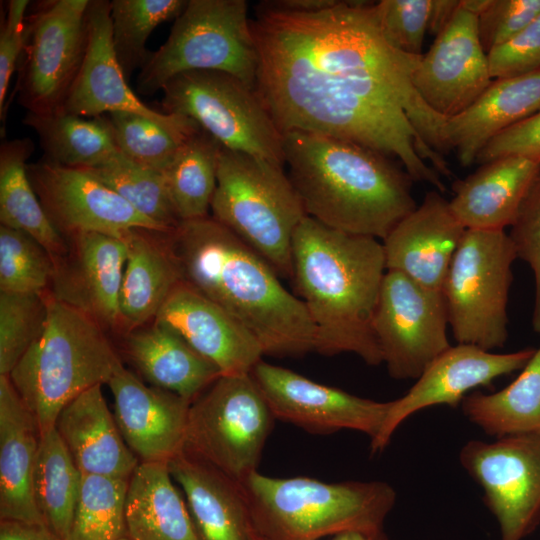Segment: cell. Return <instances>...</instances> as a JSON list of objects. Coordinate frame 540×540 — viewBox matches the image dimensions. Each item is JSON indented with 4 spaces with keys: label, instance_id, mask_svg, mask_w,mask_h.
<instances>
[{
    "label": "cell",
    "instance_id": "obj_4",
    "mask_svg": "<svg viewBox=\"0 0 540 540\" xmlns=\"http://www.w3.org/2000/svg\"><path fill=\"white\" fill-rule=\"evenodd\" d=\"M283 153L306 215L330 228L384 240L417 207L411 177L375 150L294 130Z\"/></svg>",
    "mask_w": 540,
    "mask_h": 540
},
{
    "label": "cell",
    "instance_id": "obj_26",
    "mask_svg": "<svg viewBox=\"0 0 540 540\" xmlns=\"http://www.w3.org/2000/svg\"><path fill=\"white\" fill-rule=\"evenodd\" d=\"M168 467L199 540H251L250 507L241 482L184 451Z\"/></svg>",
    "mask_w": 540,
    "mask_h": 540
},
{
    "label": "cell",
    "instance_id": "obj_1",
    "mask_svg": "<svg viewBox=\"0 0 540 540\" xmlns=\"http://www.w3.org/2000/svg\"><path fill=\"white\" fill-rule=\"evenodd\" d=\"M256 91L282 134L299 130L351 141L399 159L413 181L440 193L445 117L413 85L422 55L386 38L374 3L338 1L307 12L257 9Z\"/></svg>",
    "mask_w": 540,
    "mask_h": 540
},
{
    "label": "cell",
    "instance_id": "obj_41",
    "mask_svg": "<svg viewBox=\"0 0 540 540\" xmlns=\"http://www.w3.org/2000/svg\"><path fill=\"white\" fill-rule=\"evenodd\" d=\"M53 272V257L34 238L0 226V292L44 293Z\"/></svg>",
    "mask_w": 540,
    "mask_h": 540
},
{
    "label": "cell",
    "instance_id": "obj_53",
    "mask_svg": "<svg viewBox=\"0 0 540 540\" xmlns=\"http://www.w3.org/2000/svg\"><path fill=\"white\" fill-rule=\"evenodd\" d=\"M120 540H130V539L128 537H124V538H122Z\"/></svg>",
    "mask_w": 540,
    "mask_h": 540
},
{
    "label": "cell",
    "instance_id": "obj_7",
    "mask_svg": "<svg viewBox=\"0 0 540 540\" xmlns=\"http://www.w3.org/2000/svg\"><path fill=\"white\" fill-rule=\"evenodd\" d=\"M212 217L292 278V241L307 216L283 166L221 147Z\"/></svg>",
    "mask_w": 540,
    "mask_h": 540
},
{
    "label": "cell",
    "instance_id": "obj_39",
    "mask_svg": "<svg viewBox=\"0 0 540 540\" xmlns=\"http://www.w3.org/2000/svg\"><path fill=\"white\" fill-rule=\"evenodd\" d=\"M129 480L82 474L67 540H120L126 537Z\"/></svg>",
    "mask_w": 540,
    "mask_h": 540
},
{
    "label": "cell",
    "instance_id": "obj_52",
    "mask_svg": "<svg viewBox=\"0 0 540 540\" xmlns=\"http://www.w3.org/2000/svg\"><path fill=\"white\" fill-rule=\"evenodd\" d=\"M251 540H264L253 528L250 534Z\"/></svg>",
    "mask_w": 540,
    "mask_h": 540
},
{
    "label": "cell",
    "instance_id": "obj_32",
    "mask_svg": "<svg viewBox=\"0 0 540 540\" xmlns=\"http://www.w3.org/2000/svg\"><path fill=\"white\" fill-rule=\"evenodd\" d=\"M34 151L30 138L5 140L0 147V222L34 238L53 259L65 254L67 241L47 216L27 173Z\"/></svg>",
    "mask_w": 540,
    "mask_h": 540
},
{
    "label": "cell",
    "instance_id": "obj_43",
    "mask_svg": "<svg viewBox=\"0 0 540 540\" xmlns=\"http://www.w3.org/2000/svg\"><path fill=\"white\" fill-rule=\"evenodd\" d=\"M431 8L432 0H382L374 4L386 38L396 48L411 55L423 54Z\"/></svg>",
    "mask_w": 540,
    "mask_h": 540
},
{
    "label": "cell",
    "instance_id": "obj_37",
    "mask_svg": "<svg viewBox=\"0 0 540 540\" xmlns=\"http://www.w3.org/2000/svg\"><path fill=\"white\" fill-rule=\"evenodd\" d=\"M186 0H112L110 17L115 56L127 81L150 57L146 41L152 31L185 9Z\"/></svg>",
    "mask_w": 540,
    "mask_h": 540
},
{
    "label": "cell",
    "instance_id": "obj_16",
    "mask_svg": "<svg viewBox=\"0 0 540 540\" xmlns=\"http://www.w3.org/2000/svg\"><path fill=\"white\" fill-rule=\"evenodd\" d=\"M30 182L64 238L79 233L123 236L133 229L168 232L86 170L43 159L27 165Z\"/></svg>",
    "mask_w": 540,
    "mask_h": 540
},
{
    "label": "cell",
    "instance_id": "obj_15",
    "mask_svg": "<svg viewBox=\"0 0 540 540\" xmlns=\"http://www.w3.org/2000/svg\"><path fill=\"white\" fill-rule=\"evenodd\" d=\"M251 376L275 419L310 433L354 430L371 441L378 435L390 406V401L359 397L263 360L255 365Z\"/></svg>",
    "mask_w": 540,
    "mask_h": 540
},
{
    "label": "cell",
    "instance_id": "obj_35",
    "mask_svg": "<svg viewBox=\"0 0 540 540\" xmlns=\"http://www.w3.org/2000/svg\"><path fill=\"white\" fill-rule=\"evenodd\" d=\"M82 473L53 428L40 436L33 489L46 526L67 540L79 495Z\"/></svg>",
    "mask_w": 540,
    "mask_h": 540
},
{
    "label": "cell",
    "instance_id": "obj_5",
    "mask_svg": "<svg viewBox=\"0 0 540 540\" xmlns=\"http://www.w3.org/2000/svg\"><path fill=\"white\" fill-rule=\"evenodd\" d=\"M46 300L40 336L8 375L40 436L55 427L66 404L93 386L107 384L123 366L104 328L48 292Z\"/></svg>",
    "mask_w": 540,
    "mask_h": 540
},
{
    "label": "cell",
    "instance_id": "obj_24",
    "mask_svg": "<svg viewBox=\"0 0 540 540\" xmlns=\"http://www.w3.org/2000/svg\"><path fill=\"white\" fill-rule=\"evenodd\" d=\"M540 111V71L495 79L468 108L447 118L440 138L443 149H454L462 166L477 156L494 137Z\"/></svg>",
    "mask_w": 540,
    "mask_h": 540
},
{
    "label": "cell",
    "instance_id": "obj_47",
    "mask_svg": "<svg viewBox=\"0 0 540 540\" xmlns=\"http://www.w3.org/2000/svg\"><path fill=\"white\" fill-rule=\"evenodd\" d=\"M27 0H11L0 32V117L5 116V101L11 76L25 47Z\"/></svg>",
    "mask_w": 540,
    "mask_h": 540
},
{
    "label": "cell",
    "instance_id": "obj_49",
    "mask_svg": "<svg viewBox=\"0 0 540 540\" xmlns=\"http://www.w3.org/2000/svg\"><path fill=\"white\" fill-rule=\"evenodd\" d=\"M0 540H61L46 525L0 520Z\"/></svg>",
    "mask_w": 540,
    "mask_h": 540
},
{
    "label": "cell",
    "instance_id": "obj_10",
    "mask_svg": "<svg viewBox=\"0 0 540 540\" xmlns=\"http://www.w3.org/2000/svg\"><path fill=\"white\" fill-rule=\"evenodd\" d=\"M275 420L251 373L221 375L191 403L183 451L242 482L258 471Z\"/></svg>",
    "mask_w": 540,
    "mask_h": 540
},
{
    "label": "cell",
    "instance_id": "obj_48",
    "mask_svg": "<svg viewBox=\"0 0 540 540\" xmlns=\"http://www.w3.org/2000/svg\"><path fill=\"white\" fill-rule=\"evenodd\" d=\"M509 155L540 161V111L494 137L481 150L476 162L484 164Z\"/></svg>",
    "mask_w": 540,
    "mask_h": 540
},
{
    "label": "cell",
    "instance_id": "obj_11",
    "mask_svg": "<svg viewBox=\"0 0 540 540\" xmlns=\"http://www.w3.org/2000/svg\"><path fill=\"white\" fill-rule=\"evenodd\" d=\"M164 113L191 118L223 147L284 166L283 134L256 89L220 71L178 74L162 88Z\"/></svg>",
    "mask_w": 540,
    "mask_h": 540
},
{
    "label": "cell",
    "instance_id": "obj_13",
    "mask_svg": "<svg viewBox=\"0 0 540 540\" xmlns=\"http://www.w3.org/2000/svg\"><path fill=\"white\" fill-rule=\"evenodd\" d=\"M460 463L481 486L500 540H523L540 524V432L470 440Z\"/></svg>",
    "mask_w": 540,
    "mask_h": 540
},
{
    "label": "cell",
    "instance_id": "obj_14",
    "mask_svg": "<svg viewBox=\"0 0 540 540\" xmlns=\"http://www.w3.org/2000/svg\"><path fill=\"white\" fill-rule=\"evenodd\" d=\"M441 291L387 270L373 317V331L389 375L417 379L451 344Z\"/></svg>",
    "mask_w": 540,
    "mask_h": 540
},
{
    "label": "cell",
    "instance_id": "obj_29",
    "mask_svg": "<svg viewBox=\"0 0 540 540\" xmlns=\"http://www.w3.org/2000/svg\"><path fill=\"white\" fill-rule=\"evenodd\" d=\"M125 354L155 386L193 402L220 376L218 368L181 336L153 320L125 335Z\"/></svg>",
    "mask_w": 540,
    "mask_h": 540
},
{
    "label": "cell",
    "instance_id": "obj_8",
    "mask_svg": "<svg viewBox=\"0 0 540 540\" xmlns=\"http://www.w3.org/2000/svg\"><path fill=\"white\" fill-rule=\"evenodd\" d=\"M198 70L225 72L256 89L258 54L246 1L189 0L138 74L137 90L151 95L174 76Z\"/></svg>",
    "mask_w": 540,
    "mask_h": 540
},
{
    "label": "cell",
    "instance_id": "obj_44",
    "mask_svg": "<svg viewBox=\"0 0 540 540\" xmlns=\"http://www.w3.org/2000/svg\"><path fill=\"white\" fill-rule=\"evenodd\" d=\"M508 234L517 258L534 276L533 330L540 335V172L529 189Z\"/></svg>",
    "mask_w": 540,
    "mask_h": 540
},
{
    "label": "cell",
    "instance_id": "obj_3",
    "mask_svg": "<svg viewBox=\"0 0 540 540\" xmlns=\"http://www.w3.org/2000/svg\"><path fill=\"white\" fill-rule=\"evenodd\" d=\"M387 271L376 238L330 228L306 216L292 241V279L315 332L314 352L352 353L383 363L373 317Z\"/></svg>",
    "mask_w": 540,
    "mask_h": 540
},
{
    "label": "cell",
    "instance_id": "obj_27",
    "mask_svg": "<svg viewBox=\"0 0 540 540\" xmlns=\"http://www.w3.org/2000/svg\"><path fill=\"white\" fill-rule=\"evenodd\" d=\"M539 172L540 161L515 155L484 163L453 184L451 211L466 229L504 230L513 224Z\"/></svg>",
    "mask_w": 540,
    "mask_h": 540
},
{
    "label": "cell",
    "instance_id": "obj_51",
    "mask_svg": "<svg viewBox=\"0 0 540 540\" xmlns=\"http://www.w3.org/2000/svg\"><path fill=\"white\" fill-rule=\"evenodd\" d=\"M328 540H388L383 529L377 531H346L336 534Z\"/></svg>",
    "mask_w": 540,
    "mask_h": 540
},
{
    "label": "cell",
    "instance_id": "obj_23",
    "mask_svg": "<svg viewBox=\"0 0 540 540\" xmlns=\"http://www.w3.org/2000/svg\"><path fill=\"white\" fill-rule=\"evenodd\" d=\"M466 228L439 191L428 192L383 240L387 270L441 291L450 263Z\"/></svg>",
    "mask_w": 540,
    "mask_h": 540
},
{
    "label": "cell",
    "instance_id": "obj_33",
    "mask_svg": "<svg viewBox=\"0 0 540 540\" xmlns=\"http://www.w3.org/2000/svg\"><path fill=\"white\" fill-rule=\"evenodd\" d=\"M460 406L471 423L495 438L540 432V347L508 386L489 394L474 390Z\"/></svg>",
    "mask_w": 540,
    "mask_h": 540
},
{
    "label": "cell",
    "instance_id": "obj_50",
    "mask_svg": "<svg viewBox=\"0 0 540 540\" xmlns=\"http://www.w3.org/2000/svg\"><path fill=\"white\" fill-rule=\"evenodd\" d=\"M460 5L457 0H432L428 31L435 36L447 25Z\"/></svg>",
    "mask_w": 540,
    "mask_h": 540
},
{
    "label": "cell",
    "instance_id": "obj_18",
    "mask_svg": "<svg viewBox=\"0 0 540 540\" xmlns=\"http://www.w3.org/2000/svg\"><path fill=\"white\" fill-rule=\"evenodd\" d=\"M487 52L478 18L460 5L413 74V85L423 101L445 118L459 114L490 86Z\"/></svg>",
    "mask_w": 540,
    "mask_h": 540
},
{
    "label": "cell",
    "instance_id": "obj_21",
    "mask_svg": "<svg viewBox=\"0 0 540 540\" xmlns=\"http://www.w3.org/2000/svg\"><path fill=\"white\" fill-rule=\"evenodd\" d=\"M120 433L140 463L168 464L184 449L191 402L121 366L107 383Z\"/></svg>",
    "mask_w": 540,
    "mask_h": 540
},
{
    "label": "cell",
    "instance_id": "obj_34",
    "mask_svg": "<svg viewBox=\"0 0 540 540\" xmlns=\"http://www.w3.org/2000/svg\"><path fill=\"white\" fill-rule=\"evenodd\" d=\"M23 122L37 133L45 159L60 166L89 169L118 152L107 115L85 119L64 111L27 112Z\"/></svg>",
    "mask_w": 540,
    "mask_h": 540
},
{
    "label": "cell",
    "instance_id": "obj_46",
    "mask_svg": "<svg viewBox=\"0 0 540 540\" xmlns=\"http://www.w3.org/2000/svg\"><path fill=\"white\" fill-rule=\"evenodd\" d=\"M493 80L540 71V16L506 42L487 52Z\"/></svg>",
    "mask_w": 540,
    "mask_h": 540
},
{
    "label": "cell",
    "instance_id": "obj_36",
    "mask_svg": "<svg viewBox=\"0 0 540 540\" xmlns=\"http://www.w3.org/2000/svg\"><path fill=\"white\" fill-rule=\"evenodd\" d=\"M222 145L202 128L189 137L163 173L181 221L209 216Z\"/></svg>",
    "mask_w": 540,
    "mask_h": 540
},
{
    "label": "cell",
    "instance_id": "obj_25",
    "mask_svg": "<svg viewBox=\"0 0 540 540\" xmlns=\"http://www.w3.org/2000/svg\"><path fill=\"white\" fill-rule=\"evenodd\" d=\"M101 386L66 404L54 428L82 474L129 480L140 462L125 443Z\"/></svg>",
    "mask_w": 540,
    "mask_h": 540
},
{
    "label": "cell",
    "instance_id": "obj_9",
    "mask_svg": "<svg viewBox=\"0 0 540 540\" xmlns=\"http://www.w3.org/2000/svg\"><path fill=\"white\" fill-rule=\"evenodd\" d=\"M516 258L504 230H466L441 289L457 343L488 351L505 345Z\"/></svg>",
    "mask_w": 540,
    "mask_h": 540
},
{
    "label": "cell",
    "instance_id": "obj_42",
    "mask_svg": "<svg viewBox=\"0 0 540 540\" xmlns=\"http://www.w3.org/2000/svg\"><path fill=\"white\" fill-rule=\"evenodd\" d=\"M46 316V292H0V375L8 376L40 336Z\"/></svg>",
    "mask_w": 540,
    "mask_h": 540
},
{
    "label": "cell",
    "instance_id": "obj_38",
    "mask_svg": "<svg viewBox=\"0 0 540 540\" xmlns=\"http://www.w3.org/2000/svg\"><path fill=\"white\" fill-rule=\"evenodd\" d=\"M83 170L111 188L139 213L164 230L170 231L181 222L163 173L137 165L119 151L103 163Z\"/></svg>",
    "mask_w": 540,
    "mask_h": 540
},
{
    "label": "cell",
    "instance_id": "obj_2",
    "mask_svg": "<svg viewBox=\"0 0 540 540\" xmlns=\"http://www.w3.org/2000/svg\"><path fill=\"white\" fill-rule=\"evenodd\" d=\"M161 237L181 280L218 304L246 328L264 355L314 352L307 310L274 268L213 217L181 221Z\"/></svg>",
    "mask_w": 540,
    "mask_h": 540
},
{
    "label": "cell",
    "instance_id": "obj_31",
    "mask_svg": "<svg viewBox=\"0 0 540 540\" xmlns=\"http://www.w3.org/2000/svg\"><path fill=\"white\" fill-rule=\"evenodd\" d=\"M166 463H139L129 479L126 537L130 540H199L185 498Z\"/></svg>",
    "mask_w": 540,
    "mask_h": 540
},
{
    "label": "cell",
    "instance_id": "obj_22",
    "mask_svg": "<svg viewBox=\"0 0 540 540\" xmlns=\"http://www.w3.org/2000/svg\"><path fill=\"white\" fill-rule=\"evenodd\" d=\"M154 321L175 331L221 375L250 374L264 353L233 316L182 280Z\"/></svg>",
    "mask_w": 540,
    "mask_h": 540
},
{
    "label": "cell",
    "instance_id": "obj_40",
    "mask_svg": "<svg viewBox=\"0 0 540 540\" xmlns=\"http://www.w3.org/2000/svg\"><path fill=\"white\" fill-rule=\"evenodd\" d=\"M107 116L118 151L135 164L161 173L193 135L173 131L136 114L113 112Z\"/></svg>",
    "mask_w": 540,
    "mask_h": 540
},
{
    "label": "cell",
    "instance_id": "obj_30",
    "mask_svg": "<svg viewBox=\"0 0 540 540\" xmlns=\"http://www.w3.org/2000/svg\"><path fill=\"white\" fill-rule=\"evenodd\" d=\"M161 233L133 229L125 234L128 255L119 296L120 332L124 335L153 321L181 281Z\"/></svg>",
    "mask_w": 540,
    "mask_h": 540
},
{
    "label": "cell",
    "instance_id": "obj_20",
    "mask_svg": "<svg viewBox=\"0 0 540 540\" xmlns=\"http://www.w3.org/2000/svg\"><path fill=\"white\" fill-rule=\"evenodd\" d=\"M65 239L67 251L53 259L54 272L46 292L105 330L120 332L119 296L128 255L125 234L88 232Z\"/></svg>",
    "mask_w": 540,
    "mask_h": 540
},
{
    "label": "cell",
    "instance_id": "obj_12",
    "mask_svg": "<svg viewBox=\"0 0 540 540\" xmlns=\"http://www.w3.org/2000/svg\"><path fill=\"white\" fill-rule=\"evenodd\" d=\"M90 0L44 1L26 26L19 102L29 113L63 110L87 46Z\"/></svg>",
    "mask_w": 540,
    "mask_h": 540
},
{
    "label": "cell",
    "instance_id": "obj_28",
    "mask_svg": "<svg viewBox=\"0 0 540 540\" xmlns=\"http://www.w3.org/2000/svg\"><path fill=\"white\" fill-rule=\"evenodd\" d=\"M39 440L33 415L0 375V520L46 525L33 489Z\"/></svg>",
    "mask_w": 540,
    "mask_h": 540
},
{
    "label": "cell",
    "instance_id": "obj_45",
    "mask_svg": "<svg viewBox=\"0 0 540 540\" xmlns=\"http://www.w3.org/2000/svg\"><path fill=\"white\" fill-rule=\"evenodd\" d=\"M540 16V0H489L477 15L486 52L511 39Z\"/></svg>",
    "mask_w": 540,
    "mask_h": 540
},
{
    "label": "cell",
    "instance_id": "obj_6",
    "mask_svg": "<svg viewBox=\"0 0 540 540\" xmlns=\"http://www.w3.org/2000/svg\"><path fill=\"white\" fill-rule=\"evenodd\" d=\"M253 529L264 540H321L346 531H377L396 501L383 481L327 483L256 471L241 482Z\"/></svg>",
    "mask_w": 540,
    "mask_h": 540
},
{
    "label": "cell",
    "instance_id": "obj_17",
    "mask_svg": "<svg viewBox=\"0 0 540 540\" xmlns=\"http://www.w3.org/2000/svg\"><path fill=\"white\" fill-rule=\"evenodd\" d=\"M535 350L528 347L494 353L472 344L451 345L427 365L405 395L390 401L383 425L370 441L371 454L383 451L396 429L412 414L436 405L457 408L471 391L522 370Z\"/></svg>",
    "mask_w": 540,
    "mask_h": 540
},
{
    "label": "cell",
    "instance_id": "obj_19",
    "mask_svg": "<svg viewBox=\"0 0 540 540\" xmlns=\"http://www.w3.org/2000/svg\"><path fill=\"white\" fill-rule=\"evenodd\" d=\"M62 111L93 118L106 113L126 112L186 135L201 129L189 117L148 107L130 89L114 53L110 1L106 0L89 2L86 53Z\"/></svg>",
    "mask_w": 540,
    "mask_h": 540
}]
</instances>
